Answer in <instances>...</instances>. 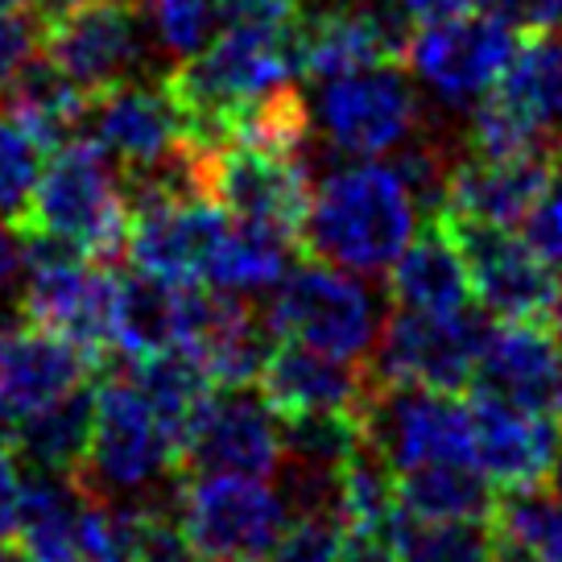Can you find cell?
Listing matches in <instances>:
<instances>
[{"label":"cell","mask_w":562,"mask_h":562,"mask_svg":"<svg viewBox=\"0 0 562 562\" xmlns=\"http://www.w3.org/2000/svg\"><path fill=\"white\" fill-rule=\"evenodd\" d=\"M414 194L393 166L356 161L311 191L302 252L348 273H389L414 240Z\"/></svg>","instance_id":"6da1fadb"},{"label":"cell","mask_w":562,"mask_h":562,"mask_svg":"<svg viewBox=\"0 0 562 562\" xmlns=\"http://www.w3.org/2000/svg\"><path fill=\"white\" fill-rule=\"evenodd\" d=\"M75 484L108 505H161L170 475H182V451L161 426L133 376L95 381L91 435Z\"/></svg>","instance_id":"7a4b0ae2"},{"label":"cell","mask_w":562,"mask_h":562,"mask_svg":"<svg viewBox=\"0 0 562 562\" xmlns=\"http://www.w3.org/2000/svg\"><path fill=\"white\" fill-rule=\"evenodd\" d=\"M21 232L50 236L91 261H116L128 240V199L108 154L91 137H70L50 149L37 191L21 215Z\"/></svg>","instance_id":"3957f363"},{"label":"cell","mask_w":562,"mask_h":562,"mask_svg":"<svg viewBox=\"0 0 562 562\" xmlns=\"http://www.w3.org/2000/svg\"><path fill=\"white\" fill-rule=\"evenodd\" d=\"M21 245H25L21 318L58 335L91 369L104 372L108 356L116 351L121 278L104 261H91L83 252L58 245L50 236H37V232H21Z\"/></svg>","instance_id":"277c9868"},{"label":"cell","mask_w":562,"mask_h":562,"mask_svg":"<svg viewBox=\"0 0 562 562\" xmlns=\"http://www.w3.org/2000/svg\"><path fill=\"white\" fill-rule=\"evenodd\" d=\"M175 517L203 562H261L290 521L273 484L236 472L178 475Z\"/></svg>","instance_id":"5b68a950"},{"label":"cell","mask_w":562,"mask_h":562,"mask_svg":"<svg viewBox=\"0 0 562 562\" xmlns=\"http://www.w3.org/2000/svg\"><path fill=\"white\" fill-rule=\"evenodd\" d=\"M42 54L95 100L145 75L149 13L140 0H67L42 13Z\"/></svg>","instance_id":"8992f818"},{"label":"cell","mask_w":562,"mask_h":562,"mask_svg":"<svg viewBox=\"0 0 562 562\" xmlns=\"http://www.w3.org/2000/svg\"><path fill=\"white\" fill-rule=\"evenodd\" d=\"M269 331L344 360H369L381 335V306L348 269L327 261H302L273 285Z\"/></svg>","instance_id":"52a82bcc"},{"label":"cell","mask_w":562,"mask_h":562,"mask_svg":"<svg viewBox=\"0 0 562 562\" xmlns=\"http://www.w3.org/2000/svg\"><path fill=\"white\" fill-rule=\"evenodd\" d=\"M435 215L456 236L463 265H468V281H472V299H480L488 315H496L501 323H550L554 318V306L562 299V273L526 236L496 228V224L459 220L447 211H435Z\"/></svg>","instance_id":"ba28073f"},{"label":"cell","mask_w":562,"mask_h":562,"mask_svg":"<svg viewBox=\"0 0 562 562\" xmlns=\"http://www.w3.org/2000/svg\"><path fill=\"white\" fill-rule=\"evenodd\" d=\"M488 339V323L459 306V311H402L385 315L369 369L376 381L393 385H426L463 393L472 385L475 360Z\"/></svg>","instance_id":"9c48e42d"},{"label":"cell","mask_w":562,"mask_h":562,"mask_svg":"<svg viewBox=\"0 0 562 562\" xmlns=\"http://www.w3.org/2000/svg\"><path fill=\"white\" fill-rule=\"evenodd\" d=\"M526 30L496 4H480L472 13L435 21L418 37H409V67L442 104H472L501 83Z\"/></svg>","instance_id":"30bf717a"},{"label":"cell","mask_w":562,"mask_h":562,"mask_svg":"<svg viewBox=\"0 0 562 562\" xmlns=\"http://www.w3.org/2000/svg\"><path fill=\"white\" fill-rule=\"evenodd\" d=\"M364 435L393 472L426 463H472V405L447 389L393 385L372 376Z\"/></svg>","instance_id":"8fae6325"},{"label":"cell","mask_w":562,"mask_h":562,"mask_svg":"<svg viewBox=\"0 0 562 562\" xmlns=\"http://www.w3.org/2000/svg\"><path fill=\"white\" fill-rule=\"evenodd\" d=\"M199 191L232 220L269 224L302 240L311 207V170L302 154H278L257 145L199 149Z\"/></svg>","instance_id":"7c38bea8"},{"label":"cell","mask_w":562,"mask_h":562,"mask_svg":"<svg viewBox=\"0 0 562 562\" xmlns=\"http://www.w3.org/2000/svg\"><path fill=\"white\" fill-rule=\"evenodd\" d=\"M315 121L335 149L356 158H376L418 133L422 104L402 63H385L323 79Z\"/></svg>","instance_id":"4fadbf2b"},{"label":"cell","mask_w":562,"mask_h":562,"mask_svg":"<svg viewBox=\"0 0 562 562\" xmlns=\"http://www.w3.org/2000/svg\"><path fill=\"white\" fill-rule=\"evenodd\" d=\"M228 211L203 194L187 199H137L128 203L124 257L145 278L170 285H207L215 248L228 232Z\"/></svg>","instance_id":"5bb4252c"},{"label":"cell","mask_w":562,"mask_h":562,"mask_svg":"<svg viewBox=\"0 0 562 562\" xmlns=\"http://www.w3.org/2000/svg\"><path fill=\"white\" fill-rule=\"evenodd\" d=\"M278 463L281 418L269 409V402L248 385H220V393H211L187 435L182 475L236 472L273 480Z\"/></svg>","instance_id":"9a60e30c"},{"label":"cell","mask_w":562,"mask_h":562,"mask_svg":"<svg viewBox=\"0 0 562 562\" xmlns=\"http://www.w3.org/2000/svg\"><path fill=\"white\" fill-rule=\"evenodd\" d=\"M562 451V418L472 397V463L492 492H538Z\"/></svg>","instance_id":"2e32d148"},{"label":"cell","mask_w":562,"mask_h":562,"mask_svg":"<svg viewBox=\"0 0 562 562\" xmlns=\"http://www.w3.org/2000/svg\"><path fill=\"white\" fill-rule=\"evenodd\" d=\"M472 397L562 418V356L546 323H501L472 372Z\"/></svg>","instance_id":"e0dca14e"},{"label":"cell","mask_w":562,"mask_h":562,"mask_svg":"<svg viewBox=\"0 0 562 562\" xmlns=\"http://www.w3.org/2000/svg\"><path fill=\"white\" fill-rule=\"evenodd\" d=\"M257 393L278 418H302V414H331V409H356L364 414V397L372 389V369L364 360H344L331 351L306 348L294 339H281L265 351L257 369Z\"/></svg>","instance_id":"ac0fdd59"},{"label":"cell","mask_w":562,"mask_h":562,"mask_svg":"<svg viewBox=\"0 0 562 562\" xmlns=\"http://www.w3.org/2000/svg\"><path fill=\"white\" fill-rule=\"evenodd\" d=\"M554 170H559L554 149L517 154V158H480V154L459 149L447 187H442L439 211L475 220V224H496V228L526 224V215L550 187Z\"/></svg>","instance_id":"d6986e66"},{"label":"cell","mask_w":562,"mask_h":562,"mask_svg":"<svg viewBox=\"0 0 562 562\" xmlns=\"http://www.w3.org/2000/svg\"><path fill=\"white\" fill-rule=\"evenodd\" d=\"M91 104H95V137L91 140L108 158L121 161V178L145 175L166 158H175L182 145H191L161 79L158 83L133 79V83L95 95Z\"/></svg>","instance_id":"ffe728a7"},{"label":"cell","mask_w":562,"mask_h":562,"mask_svg":"<svg viewBox=\"0 0 562 562\" xmlns=\"http://www.w3.org/2000/svg\"><path fill=\"white\" fill-rule=\"evenodd\" d=\"M91 372L79 351L30 318L0 323V430H13L25 414L79 389Z\"/></svg>","instance_id":"44dd1931"},{"label":"cell","mask_w":562,"mask_h":562,"mask_svg":"<svg viewBox=\"0 0 562 562\" xmlns=\"http://www.w3.org/2000/svg\"><path fill=\"white\" fill-rule=\"evenodd\" d=\"M389 299L402 311H459L472 302L463 252L439 215H430L422 236L389 265Z\"/></svg>","instance_id":"7402d4cb"},{"label":"cell","mask_w":562,"mask_h":562,"mask_svg":"<svg viewBox=\"0 0 562 562\" xmlns=\"http://www.w3.org/2000/svg\"><path fill=\"white\" fill-rule=\"evenodd\" d=\"M302 252V240L269 224H248V220H228V232L215 248L207 269V285L228 290V294H261L273 290Z\"/></svg>","instance_id":"603a6c76"},{"label":"cell","mask_w":562,"mask_h":562,"mask_svg":"<svg viewBox=\"0 0 562 562\" xmlns=\"http://www.w3.org/2000/svg\"><path fill=\"white\" fill-rule=\"evenodd\" d=\"M397 505L409 521H492L501 501L475 463H426L397 472Z\"/></svg>","instance_id":"cb8c5ba5"},{"label":"cell","mask_w":562,"mask_h":562,"mask_svg":"<svg viewBox=\"0 0 562 562\" xmlns=\"http://www.w3.org/2000/svg\"><path fill=\"white\" fill-rule=\"evenodd\" d=\"M0 100H4V112L13 121L25 124L46 149L79 137V124H83V116H88L91 108V95H83V91L75 88L46 54L42 58L34 54L18 70V79L4 88Z\"/></svg>","instance_id":"d4e9b609"},{"label":"cell","mask_w":562,"mask_h":562,"mask_svg":"<svg viewBox=\"0 0 562 562\" xmlns=\"http://www.w3.org/2000/svg\"><path fill=\"white\" fill-rule=\"evenodd\" d=\"M91 405H95V381L63 393L58 402L42 405L9 430V442L34 463L37 472L70 475L83 463L91 435Z\"/></svg>","instance_id":"484cf974"},{"label":"cell","mask_w":562,"mask_h":562,"mask_svg":"<svg viewBox=\"0 0 562 562\" xmlns=\"http://www.w3.org/2000/svg\"><path fill=\"white\" fill-rule=\"evenodd\" d=\"M133 385L145 393V402L154 405V414L161 418V426L175 435L178 451L187 447V435H191L199 409L207 405V397L215 393V381H211L203 364L194 360L191 351H158V356H145V360H133Z\"/></svg>","instance_id":"4316f807"},{"label":"cell","mask_w":562,"mask_h":562,"mask_svg":"<svg viewBox=\"0 0 562 562\" xmlns=\"http://www.w3.org/2000/svg\"><path fill=\"white\" fill-rule=\"evenodd\" d=\"M402 562H496L492 521H409L397 526Z\"/></svg>","instance_id":"83f0119b"},{"label":"cell","mask_w":562,"mask_h":562,"mask_svg":"<svg viewBox=\"0 0 562 562\" xmlns=\"http://www.w3.org/2000/svg\"><path fill=\"white\" fill-rule=\"evenodd\" d=\"M492 526L505 542L521 546L529 559L562 562V501L542 496V488L505 496L496 505Z\"/></svg>","instance_id":"f1b7e54d"},{"label":"cell","mask_w":562,"mask_h":562,"mask_svg":"<svg viewBox=\"0 0 562 562\" xmlns=\"http://www.w3.org/2000/svg\"><path fill=\"white\" fill-rule=\"evenodd\" d=\"M46 154L50 149L25 124L13 121L9 112L0 116V220L21 224V215H25V207H30V199L37 191Z\"/></svg>","instance_id":"f546056e"},{"label":"cell","mask_w":562,"mask_h":562,"mask_svg":"<svg viewBox=\"0 0 562 562\" xmlns=\"http://www.w3.org/2000/svg\"><path fill=\"white\" fill-rule=\"evenodd\" d=\"M224 0H154L149 18H154V37L178 58L194 54L220 25Z\"/></svg>","instance_id":"4dcf8cb0"},{"label":"cell","mask_w":562,"mask_h":562,"mask_svg":"<svg viewBox=\"0 0 562 562\" xmlns=\"http://www.w3.org/2000/svg\"><path fill=\"white\" fill-rule=\"evenodd\" d=\"M344 521L335 513H299L261 562H339Z\"/></svg>","instance_id":"1f68e13d"},{"label":"cell","mask_w":562,"mask_h":562,"mask_svg":"<svg viewBox=\"0 0 562 562\" xmlns=\"http://www.w3.org/2000/svg\"><path fill=\"white\" fill-rule=\"evenodd\" d=\"M42 50V13H0V95Z\"/></svg>","instance_id":"d6a6232c"},{"label":"cell","mask_w":562,"mask_h":562,"mask_svg":"<svg viewBox=\"0 0 562 562\" xmlns=\"http://www.w3.org/2000/svg\"><path fill=\"white\" fill-rule=\"evenodd\" d=\"M526 240L542 252L546 261L562 269V158L554 178H550V187H546L542 199L526 215Z\"/></svg>","instance_id":"836d02e7"},{"label":"cell","mask_w":562,"mask_h":562,"mask_svg":"<svg viewBox=\"0 0 562 562\" xmlns=\"http://www.w3.org/2000/svg\"><path fill=\"white\" fill-rule=\"evenodd\" d=\"M302 18V0H224L220 25H269L290 30Z\"/></svg>","instance_id":"e575fe53"},{"label":"cell","mask_w":562,"mask_h":562,"mask_svg":"<svg viewBox=\"0 0 562 562\" xmlns=\"http://www.w3.org/2000/svg\"><path fill=\"white\" fill-rule=\"evenodd\" d=\"M21 484H25V475L18 468V447L9 442V435H0V542H9L18 533Z\"/></svg>","instance_id":"d590c367"},{"label":"cell","mask_w":562,"mask_h":562,"mask_svg":"<svg viewBox=\"0 0 562 562\" xmlns=\"http://www.w3.org/2000/svg\"><path fill=\"white\" fill-rule=\"evenodd\" d=\"M339 562H402L397 529H344Z\"/></svg>","instance_id":"8d00e7d4"},{"label":"cell","mask_w":562,"mask_h":562,"mask_svg":"<svg viewBox=\"0 0 562 562\" xmlns=\"http://www.w3.org/2000/svg\"><path fill=\"white\" fill-rule=\"evenodd\" d=\"M505 9L521 30H562V0H488Z\"/></svg>","instance_id":"74e56055"},{"label":"cell","mask_w":562,"mask_h":562,"mask_svg":"<svg viewBox=\"0 0 562 562\" xmlns=\"http://www.w3.org/2000/svg\"><path fill=\"white\" fill-rule=\"evenodd\" d=\"M405 13L414 18V25H435V21L459 18V13H472L484 0H402Z\"/></svg>","instance_id":"f35d334b"},{"label":"cell","mask_w":562,"mask_h":562,"mask_svg":"<svg viewBox=\"0 0 562 562\" xmlns=\"http://www.w3.org/2000/svg\"><path fill=\"white\" fill-rule=\"evenodd\" d=\"M21 273H25V245H21V232L0 224V294L13 290Z\"/></svg>","instance_id":"ab89813d"},{"label":"cell","mask_w":562,"mask_h":562,"mask_svg":"<svg viewBox=\"0 0 562 562\" xmlns=\"http://www.w3.org/2000/svg\"><path fill=\"white\" fill-rule=\"evenodd\" d=\"M496 562H538V559H529L521 546H513V542H505L501 533H496Z\"/></svg>","instance_id":"60d3db41"},{"label":"cell","mask_w":562,"mask_h":562,"mask_svg":"<svg viewBox=\"0 0 562 562\" xmlns=\"http://www.w3.org/2000/svg\"><path fill=\"white\" fill-rule=\"evenodd\" d=\"M546 488L554 492V501H562V451L554 459V468H550V480H546Z\"/></svg>","instance_id":"b9f144b4"},{"label":"cell","mask_w":562,"mask_h":562,"mask_svg":"<svg viewBox=\"0 0 562 562\" xmlns=\"http://www.w3.org/2000/svg\"><path fill=\"white\" fill-rule=\"evenodd\" d=\"M37 0H0V13H34Z\"/></svg>","instance_id":"7bdbcfd3"},{"label":"cell","mask_w":562,"mask_h":562,"mask_svg":"<svg viewBox=\"0 0 562 562\" xmlns=\"http://www.w3.org/2000/svg\"><path fill=\"white\" fill-rule=\"evenodd\" d=\"M0 562H30V559H25V550H21V546L0 542Z\"/></svg>","instance_id":"ee69618b"},{"label":"cell","mask_w":562,"mask_h":562,"mask_svg":"<svg viewBox=\"0 0 562 562\" xmlns=\"http://www.w3.org/2000/svg\"><path fill=\"white\" fill-rule=\"evenodd\" d=\"M554 344H559V356H562V299H559V306H554Z\"/></svg>","instance_id":"f6af8a7d"},{"label":"cell","mask_w":562,"mask_h":562,"mask_svg":"<svg viewBox=\"0 0 562 562\" xmlns=\"http://www.w3.org/2000/svg\"><path fill=\"white\" fill-rule=\"evenodd\" d=\"M58 4H67V0H37V13H50V9H58Z\"/></svg>","instance_id":"bcb514c9"}]
</instances>
